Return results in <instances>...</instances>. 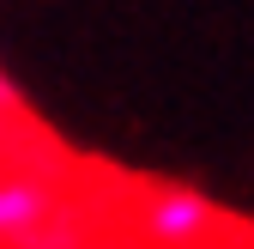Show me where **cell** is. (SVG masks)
I'll return each instance as SVG.
<instances>
[{"label":"cell","instance_id":"cell-1","mask_svg":"<svg viewBox=\"0 0 254 249\" xmlns=\"http://www.w3.org/2000/svg\"><path fill=\"white\" fill-rule=\"evenodd\" d=\"M218 225H224L218 201L194 182H157L139 201V237L151 249H200Z\"/></svg>","mask_w":254,"mask_h":249},{"label":"cell","instance_id":"cell-2","mask_svg":"<svg viewBox=\"0 0 254 249\" xmlns=\"http://www.w3.org/2000/svg\"><path fill=\"white\" fill-rule=\"evenodd\" d=\"M61 201V182L43 170H0V249H12L30 225H43Z\"/></svg>","mask_w":254,"mask_h":249},{"label":"cell","instance_id":"cell-3","mask_svg":"<svg viewBox=\"0 0 254 249\" xmlns=\"http://www.w3.org/2000/svg\"><path fill=\"white\" fill-rule=\"evenodd\" d=\"M12 249H97V225H91V213H85L79 201L61 195L55 213H49L43 225H30Z\"/></svg>","mask_w":254,"mask_h":249},{"label":"cell","instance_id":"cell-4","mask_svg":"<svg viewBox=\"0 0 254 249\" xmlns=\"http://www.w3.org/2000/svg\"><path fill=\"white\" fill-rule=\"evenodd\" d=\"M6 122H24V91L0 73V128H6Z\"/></svg>","mask_w":254,"mask_h":249}]
</instances>
